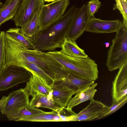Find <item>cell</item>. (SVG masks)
Segmentation results:
<instances>
[{"instance_id":"83f0119b","label":"cell","mask_w":127,"mask_h":127,"mask_svg":"<svg viewBox=\"0 0 127 127\" xmlns=\"http://www.w3.org/2000/svg\"><path fill=\"white\" fill-rule=\"evenodd\" d=\"M101 2L98 0H91L87 4L88 12L91 17L94 15L100 7Z\"/></svg>"},{"instance_id":"f1b7e54d","label":"cell","mask_w":127,"mask_h":127,"mask_svg":"<svg viewBox=\"0 0 127 127\" xmlns=\"http://www.w3.org/2000/svg\"><path fill=\"white\" fill-rule=\"evenodd\" d=\"M59 113L62 121H71L73 117L76 114L72 109L66 107L63 108Z\"/></svg>"},{"instance_id":"4fadbf2b","label":"cell","mask_w":127,"mask_h":127,"mask_svg":"<svg viewBox=\"0 0 127 127\" xmlns=\"http://www.w3.org/2000/svg\"><path fill=\"white\" fill-rule=\"evenodd\" d=\"M50 85L52 89V97L54 101L62 107L67 106L74 95L73 91L63 80L54 81Z\"/></svg>"},{"instance_id":"603a6c76","label":"cell","mask_w":127,"mask_h":127,"mask_svg":"<svg viewBox=\"0 0 127 127\" xmlns=\"http://www.w3.org/2000/svg\"><path fill=\"white\" fill-rule=\"evenodd\" d=\"M26 68L31 73H34L44 80L48 84L51 85L54 81L48 74L35 64L27 61H23L16 65Z\"/></svg>"},{"instance_id":"44dd1931","label":"cell","mask_w":127,"mask_h":127,"mask_svg":"<svg viewBox=\"0 0 127 127\" xmlns=\"http://www.w3.org/2000/svg\"><path fill=\"white\" fill-rule=\"evenodd\" d=\"M17 121L62 122V120L59 113L53 110L50 112H45L36 115L21 118L18 120Z\"/></svg>"},{"instance_id":"52a82bcc","label":"cell","mask_w":127,"mask_h":127,"mask_svg":"<svg viewBox=\"0 0 127 127\" xmlns=\"http://www.w3.org/2000/svg\"><path fill=\"white\" fill-rule=\"evenodd\" d=\"M29 96L24 89L21 88L12 92L7 96L0 112L8 118L24 107L30 105Z\"/></svg>"},{"instance_id":"5b68a950","label":"cell","mask_w":127,"mask_h":127,"mask_svg":"<svg viewBox=\"0 0 127 127\" xmlns=\"http://www.w3.org/2000/svg\"><path fill=\"white\" fill-rule=\"evenodd\" d=\"M32 76V73L24 67L7 65L0 73V91H5L20 83H27Z\"/></svg>"},{"instance_id":"f546056e","label":"cell","mask_w":127,"mask_h":127,"mask_svg":"<svg viewBox=\"0 0 127 127\" xmlns=\"http://www.w3.org/2000/svg\"><path fill=\"white\" fill-rule=\"evenodd\" d=\"M7 96H3L0 100V110H1L6 102Z\"/></svg>"},{"instance_id":"cb8c5ba5","label":"cell","mask_w":127,"mask_h":127,"mask_svg":"<svg viewBox=\"0 0 127 127\" xmlns=\"http://www.w3.org/2000/svg\"><path fill=\"white\" fill-rule=\"evenodd\" d=\"M45 111L35 107L28 105L27 106L7 118L9 121H17L19 119L25 117L36 115Z\"/></svg>"},{"instance_id":"484cf974","label":"cell","mask_w":127,"mask_h":127,"mask_svg":"<svg viewBox=\"0 0 127 127\" xmlns=\"http://www.w3.org/2000/svg\"><path fill=\"white\" fill-rule=\"evenodd\" d=\"M116 4L114 9L118 10L122 15L123 24L127 27V0H115Z\"/></svg>"},{"instance_id":"e0dca14e","label":"cell","mask_w":127,"mask_h":127,"mask_svg":"<svg viewBox=\"0 0 127 127\" xmlns=\"http://www.w3.org/2000/svg\"><path fill=\"white\" fill-rule=\"evenodd\" d=\"M22 0H6L4 3L0 2V26L13 18Z\"/></svg>"},{"instance_id":"7c38bea8","label":"cell","mask_w":127,"mask_h":127,"mask_svg":"<svg viewBox=\"0 0 127 127\" xmlns=\"http://www.w3.org/2000/svg\"><path fill=\"white\" fill-rule=\"evenodd\" d=\"M123 23L120 20H105L91 17L85 31L97 33H109L116 32Z\"/></svg>"},{"instance_id":"d6986e66","label":"cell","mask_w":127,"mask_h":127,"mask_svg":"<svg viewBox=\"0 0 127 127\" xmlns=\"http://www.w3.org/2000/svg\"><path fill=\"white\" fill-rule=\"evenodd\" d=\"M61 51L69 56L77 58H86L88 56L84 50L79 47L76 41L65 38L61 47Z\"/></svg>"},{"instance_id":"9c48e42d","label":"cell","mask_w":127,"mask_h":127,"mask_svg":"<svg viewBox=\"0 0 127 127\" xmlns=\"http://www.w3.org/2000/svg\"><path fill=\"white\" fill-rule=\"evenodd\" d=\"M91 18L87 4H84L79 9L74 17L66 38L76 41L85 31Z\"/></svg>"},{"instance_id":"277c9868","label":"cell","mask_w":127,"mask_h":127,"mask_svg":"<svg viewBox=\"0 0 127 127\" xmlns=\"http://www.w3.org/2000/svg\"><path fill=\"white\" fill-rule=\"evenodd\" d=\"M116 32L107 52L106 63L111 71L119 69L127 63V27L123 24Z\"/></svg>"},{"instance_id":"8fae6325","label":"cell","mask_w":127,"mask_h":127,"mask_svg":"<svg viewBox=\"0 0 127 127\" xmlns=\"http://www.w3.org/2000/svg\"><path fill=\"white\" fill-rule=\"evenodd\" d=\"M112 84V102H117L127 96V63L119 69Z\"/></svg>"},{"instance_id":"9a60e30c","label":"cell","mask_w":127,"mask_h":127,"mask_svg":"<svg viewBox=\"0 0 127 127\" xmlns=\"http://www.w3.org/2000/svg\"><path fill=\"white\" fill-rule=\"evenodd\" d=\"M30 105L33 107L47 108L58 113L63 107L58 106L54 101L52 95H47L37 93L32 96Z\"/></svg>"},{"instance_id":"7a4b0ae2","label":"cell","mask_w":127,"mask_h":127,"mask_svg":"<svg viewBox=\"0 0 127 127\" xmlns=\"http://www.w3.org/2000/svg\"><path fill=\"white\" fill-rule=\"evenodd\" d=\"M79 9L73 5L59 19L30 39L35 47L49 51L61 48Z\"/></svg>"},{"instance_id":"7402d4cb","label":"cell","mask_w":127,"mask_h":127,"mask_svg":"<svg viewBox=\"0 0 127 127\" xmlns=\"http://www.w3.org/2000/svg\"><path fill=\"white\" fill-rule=\"evenodd\" d=\"M5 33L10 38L22 44L29 49H37L34 46L31 39L22 32L21 28H12L9 29Z\"/></svg>"},{"instance_id":"4316f807","label":"cell","mask_w":127,"mask_h":127,"mask_svg":"<svg viewBox=\"0 0 127 127\" xmlns=\"http://www.w3.org/2000/svg\"><path fill=\"white\" fill-rule=\"evenodd\" d=\"M5 32H1L0 35V73L5 66Z\"/></svg>"},{"instance_id":"4dcf8cb0","label":"cell","mask_w":127,"mask_h":127,"mask_svg":"<svg viewBox=\"0 0 127 127\" xmlns=\"http://www.w3.org/2000/svg\"><path fill=\"white\" fill-rule=\"evenodd\" d=\"M105 47H108L109 46V43L108 42H106L105 43Z\"/></svg>"},{"instance_id":"ba28073f","label":"cell","mask_w":127,"mask_h":127,"mask_svg":"<svg viewBox=\"0 0 127 127\" xmlns=\"http://www.w3.org/2000/svg\"><path fill=\"white\" fill-rule=\"evenodd\" d=\"M44 0H22L13 20L16 26L21 27L44 4Z\"/></svg>"},{"instance_id":"1f68e13d","label":"cell","mask_w":127,"mask_h":127,"mask_svg":"<svg viewBox=\"0 0 127 127\" xmlns=\"http://www.w3.org/2000/svg\"><path fill=\"white\" fill-rule=\"evenodd\" d=\"M45 1L48 2H53L57 0H44Z\"/></svg>"},{"instance_id":"ac0fdd59","label":"cell","mask_w":127,"mask_h":127,"mask_svg":"<svg viewBox=\"0 0 127 127\" xmlns=\"http://www.w3.org/2000/svg\"><path fill=\"white\" fill-rule=\"evenodd\" d=\"M66 85L74 92V95L83 89L90 86L95 81L85 79L69 74L63 80Z\"/></svg>"},{"instance_id":"d4e9b609","label":"cell","mask_w":127,"mask_h":127,"mask_svg":"<svg viewBox=\"0 0 127 127\" xmlns=\"http://www.w3.org/2000/svg\"><path fill=\"white\" fill-rule=\"evenodd\" d=\"M127 102V96L124 97L117 102H112L111 106L109 107L101 116L100 119L105 117L116 112L123 107Z\"/></svg>"},{"instance_id":"8992f818","label":"cell","mask_w":127,"mask_h":127,"mask_svg":"<svg viewBox=\"0 0 127 127\" xmlns=\"http://www.w3.org/2000/svg\"><path fill=\"white\" fill-rule=\"evenodd\" d=\"M69 1L57 0L41 6L39 16L41 30L46 29L63 15L69 4Z\"/></svg>"},{"instance_id":"d6a6232c","label":"cell","mask_w":127,"mask_h":127,"mask_svg":"<svg viewBox=\"0 0 127 127\" xmlns=\"http://www.w3.org/2000/svg\"><path fill=\"white\" fill-rule=\"evenodd\" d=\"M1 32L0 31V33H1Z\"/></svg>"},{"instance_id":"2e32d148","label":"cell","mask_w":127,"mask_h":127,"mask_svg":"<svg viewBox=\"0 0 127 127\" xmlns=\"http://www.w3.org/2000/svg\"><path fill=\"white\" fill-rule=\"evenodd\" d=\"M97 84V83H94L76 94L74 96L70 99L67 108L72 109L75 106L85 101L94 100L95 95L97 91L95 88Z\"/></svg>"},{"instance_id":"6da1fadb","label":"cell","mask_w":127,"mask_h":127,"mask_svg":"<svg viewBox=\"0 0 127 127\" xmlns=\"http://www.w3.org/2000/svg\"><path fill=\"white\" fill-rule=\"evenodd\" d=\"M6 63L16 65L19 63L27 61L37 65L54 81L64 80L69 73L59 63L48 56L47 52L36 49L27 48L19 43L13 40L5 50Z\"/></svg>"},{"instance_id":"5bb4252c","label":"cell","mask_w":127,"mask_h":127,"mask_svg":"<svg viewBox=\"0 0 127 127\" xmlns=\"http://www.w3.org/2000/svg\"><path fill=\"white\" fill-rule=\"evenodd\" d=\"M31 73L32 76L24 88L29 95L32 96L37 93L47 95H52L50 85L35 73Z\"/></svg>"},{"instance_id":"30bf717a","label":"cell","mask_w":127,"mask_h":127,"mask_svg":"<svg viewBox=\"0 0 127 127\" xmlns=\"http://www.w3.org/2000/svg\"><path fill=\"white\" fill-rule=\"evenodd\" d=\"M108 106L101 102L94 100L85 108L72 118L71 121H93L100 119Z\"/></svg>"},{"instance_id":"3957f363","label":"cell","mask_w":127,"mask_h":127,"mask_svg":"<svg viewBox=\"0 0 127 127\" xmlns=\"http://www.w3.org/2000/svg\"><path fill=\"white\" fill-rule=\"evenodd\" d=\"M47 53L61 64L69 74L94 81L98 78L97 64L88 56L71 57L64 54L61 50L49 51Z\"/></svg>"},{"instance_id":"ffe728a7","label":"cell","mask_w":127,"mask_h":127,"mask_svg":"<svg viewBox=\"0 0 127 127\" xmlns=\"http://www.w3.org/2000/svg\"><path fill=\"white\" fill-rule=\"evenodd\" d=\"M39 10L37 11L32 18L21 27L22 33L30 39L37 35L41 30L39 19Z\"/></svg>"}]
</instances>
